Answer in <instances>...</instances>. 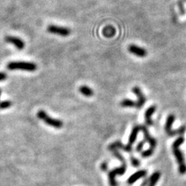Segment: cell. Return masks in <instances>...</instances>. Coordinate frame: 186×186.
<instances>
[{"label":"cell","instance_id":"1","mask_svg":"<svg viewBox=\"0 0 186 186\" xmlns=\"http://www.w3.org/2000/svg\"><path fill=\"white\" fill-rule=\"evenodd\" d=\"M184 143V138L182 137H178L172 144L174 155H175L178 164V172L181 175L186 173V162L183 153L180 150V146Z\"/></svg>","mask_w":186,"mask_h":186},{"label":"cell","instance_id":"2","mask_svg":"<svg viewBox=\"0 0 186 186\" xmlns=\"http://www.w3.org/2000/svg\"><path fill=\"white\" fill-rule=\"evenodd\" d=\"M7 68L10 71L13 70H23L26 71H35L37 69L36 64L33 62L26 61H11L8 63Z\"/></svg>","mask_w":186,"mask_h":186},{"label":"cell","instance_id":"3","mask_svg":"<svg viewBox=\"0 0 186 186\" xmlns=\"http://www.w3.org/2000/svg\"><path fill=\"white\" fill-rule=\"evenodd\" d=\"M140 130H142L144 135V140L147 142H148V144H150V148L148 150H145V151L142 152V157H150L153 155L154 151H155V149L156 148V146H157V140H155L154 137H152L150 136V133L147 130V127L145 126H140Z\"/></svg>","mask_w":186,"mask_h":186},{"label":"cell","instance_id":"4","mask_svg":"<svg viewBox=\"0 0 186 186\" xmlns=\"http://www.w3.org/2000/svg\"><path fill=\"white\" fill-rule=\"evenodd\" d=\"M175 120V116L172 114H170V115L167 116V120H166V124H165V132L167 133V135H169L170 137H172V136H175L176 134H183L185 132L186 128L185 126H182V127H180L178 130H172V124H173L174 121Z\"/></svg>","mask_w":186,"mask_h":186},{"label":"cell","instance_id":"5","mask_svg":"<svg viewBox=\"0 0 186 186\" xmlns=\"http://www.w3.org/2000/svg\"><path fill=\"white\" fill-rule=\"evenodd\" d=\"M37 116L40 120H43V122H45L48 126H51L52 127H54V128L60 129L63 127V122H61V120H55V119H53L52 117L49 116L48 114L46 113V112L43 111V110H40L38 112Z\"/></svg>","mask_w":186,"mask_h":186},{"label":"cell","instance_id":"6","mask_svg":"<svg viewBox=\"0 0 186 186\" xmlns=\"http://www.w3.org/2000/svg\"><path fill=\"white\" fill-rule=\"evenodd\" d=\"M123 165L120 167L113 169L109 173V182H110V186H117V182L116 181V175H123L127 171V162L126 160L122 161Z\"/></svg>","mask_w":186,"mask_h":186},{"label":"cell","instance_id":"7","mask_svg":"<svg viewBox=\"0 0 186 186\" xmlns=\"http://www.w3.org/2000/svg\"><path fill=\"white\" fill-rule=\"evenodd\" d=\"M47 31L52 34L58 35L61 37H68L71 34V30L65 26H56V25H49L47 28Z\"/></svg>","mask_w":186,"mask_h":186},{"label":"cell","instance_id":"8","mask_svg":"<svg viewBox=\"0 0 186 186\" xmlns=\"http://www.w3.org/2000/svg\"><path fill=\"white\" fill-rule=\"evenodd\" d=\"M140 130V126H135L133 128L131 132V134L130 136V138H129L128 144L126 145V152H128V153H130L132 152V146H133L134 142L137 140V135H138L139 131Z\"/></svg>","mask_w":186,"mask_h":186},{"label":"cell","instance_id":"9","mask_svg":"<svg viewBox=\"0 0 186 186\" xmlns=\"http://www.w3.org/2000/svg\"><path fill=\"white\" fill-rule=\"evenodd\" d=\"M128 51L138 58H145L147 55V51L144 48L137 46L136 44H130L128 46Z\"/></svg>","mask_w":186,"mask_h":186},{"label":"cell","instance_id":"10","mask_svg":"<svg viewBox=\"0 0 186 186\" xmlns=\"http://www.w3.org/2000/svg\"><path fill=\"white\" fill-rule=\"evenodd\" d=\"M132 91L133 93L135 94L136 95L138 98V100H137L136 103H137V109H140L141 107H143V105H144L146 103V98L144 95L143 93H142L141 89L139 88L138 86H134L133 88H132Z\"/></svg>","mask_w":186,"mask_h":186},{"label":"cell","instance_id":"11","mask_svg":"<svg viewBox=\"0 0 186 186\" xmlns=\"http://www.w3.org/2000/svg\"><path fill=\"white\" fill-rule=\"evenodd\" d=\"M5 41L7 43L13 44L16 47L17 49L19 50H23L25 48V43L23 42L20 38H18L16 37H13V36H6L5 37Z\"/></svg>","mask_w":186,"mask_h":186},{"label":"cell","instance_id":"12","mask_svg":"<svg viewBox=\"0 0 186 186\" xmlns=\"http://www.w3.org/2000/svg\"><path fill=\"white\" fill-rule=\"evenodd\" d=\"M156 110H157V106H156V105H151V106L149 107V108L146 110L144 116H145L146 124H147V126L153 125V121H152V120H151V116L155 113Z\"/></svg>","mask_w":186,"mask_h":186},{"label":"cell","instance_id":"13","mask_svg":"<svg viewBox=\"0 0 186 186\" xmlns=\"http://www.w3.org/2000/svg\"><path fill=\"white\" fill-rule=\"evenodd\" d=\"M146 175H147V171L140 170L130 176L128 178V180H127V182H128V184H130V185H132V184H133L134 182H137L138 179L145 177Z\"/></svg>","mask_w":186,"mask_h":186},{"label":"cell","instance_id":"14","mask_svg":"<svg viewBox=\"0 0 186 186\" xmlns=\"http://www.w3.org/2000/svg\"><path fill=\"white\" fill-rule=\"evenodd\" d=\"M78 91L86 97H91L94 95L93 90L88 86H87V85H81L79 88H78Z\"/></svg>","mask_w":186,"mask_h":186},{"label":"cell","instance_id":"15","mask_svg":"<svg viewBox=\"0 0 186 186\" xmlns=\"http://www.w3.org/2000/svg\"><path fill=\"white\" fill-rule=\"evenodd\" d=\"M161 177V173L159 172H155L152 174L148 178V185L147 186H155L156 184L158 182L159 178Z\"/></svg>","mask_w":186,"mask_h":186},{"label":"cell","instance_id":"16","mask_svg":"<svg viewBox=\"0 0 186 186\" xmlns=\"http://www.w3.org/2000/svg\"><path fill=\"white\" fill-rule=\"evenodd\" d=\"M120 105L122 107H124V108H133V107L136 108L137 103L133 101V100L129 99H123L120 102Z\"/></svg>","mask_w":186,"mask_h":186},{"label":"cell","instance_id":"17","mask_svg":"<svg viewBox=\"0 0 186 186\" xmlns=\"http://www.w3.org/2000/svg\"><path fill=\"white\" fill-rule=\"evenodd\" d=\"M12 105V102L9 100H6L0 103V110H6V109L9 108Z\"/></svg>","mask_w":186,"mask_h":186},{"label":"cell","instance_id":"18","mask_svg":"<svg viewBox=\"0 0 186 186\" xmlns=\"http://www.w3.org/2000/svg\"><path fill=\"white\" fill-rule=\"evenodd\" d=\"M130 161H131L132 165H133V167H139V166H140V161L137 160V158H135V157H133V156L130 157Z\"/></svg>","mask_w":186,"mask_h":186},{"label":"cell","instance_id":"19","mask_svg":"<svg viewBox=\"0 0 186 186\" xmlns=\"http://www.w3.org/2000/svg\"><path fill=\"white\" fill-rule=\"evenodd\" d=\"M146 140H142V141H140V143H138V144L137 145V147H136V150H137V152H141L142 150H143V147L144 146V144H145Z\"/></svg>","mask_w":186,"mask_h":186},{"label":"cell","instance_id":"20","mask_svg":"<svg viewBox=\"0 0 186 186\" xmlns=\"http://www.w3.org/2000/svg\"><path fill=\"white\" fill-rule=\"evenodd\" d=\"M7 78V75L4 72H0V82L4 81Z\"/></svg>","mask_w":186,"mask_h":186},{"label":"cell","instance_id":"21","mask_svg":"<svg viewBox=\"0 0 186 186\" xmlns=\"http://www.w3.org/2000/svg\"><path fill=\"white\" fill-rule=\"evenodd\" d=\"M107 163H105V162H104V163L102 164L101 165V168L102 170L104 171V172H105V171H107Z\"/></svg>","mask_w":186,"mask_h":186},{"label":"cell","instance_id":"22","mask_svg":"<svg viewBox=\"0 0 186 186\" xmlns=\"http://www.w3.org/2000/svg\"><path fill=\"white\" fill-rule=\"evenodd\" d=\"M1 94H2V89L0 88V96H1Z\"/></svg>","mask_w":186,"mask_h":186}]
</instances>
